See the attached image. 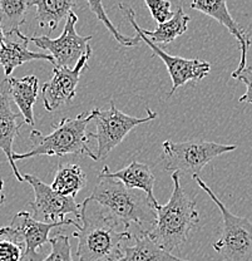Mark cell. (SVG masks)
I'll return each instance as SVG.
<instances>
[{"instance_id": "obj_6", "label": "cell", "mask_w": 252, "mask_h": 261, "mask_svg": "<svg viewBox=\"0 0 252 261\" xmlns=\"http://www.w3.org/2000/svg\"><path fill=\"white\" fill-rule=\"evenodd\" d=\"M237 148L236 145H221L211 141L194 140L185 142H172L171 140L162 143V157L164 170L170 172L188 173L192 177L199 175L207 163Z\"/></svg>"}, {"instance_id": "obj_15", "label": "cell", "mask_w": 252, "mask_h": 261, "mask_svg": "<svg viewBox=\"0 0 252 261\" xmlns=\"http://www.w3.org/2000/svg\"><path fill=\"white\" fill-rule=\"evenodd\" d=\"M29 42H31V38L24 35L20 29L5 33V43L0 48V65L4 69L7 78L12 75L15 68L31 61L42 59V61L50 62L53 67L55 65V61L50 54L34 53L29 50Z\"/></svg>"}, {"instance_id": "obj_26", "label": "cell", "mask_w": 252, "mask_h": 261, "mask_svg": "<svg viewBox=\"0 0 252 261\" xmlns=\"http://www.w3.org/2000/svg\"><path fill=\"white\" fill-rule=\"evenodd\" d=\"M151 12L152 18L158 24L166 23L172 18L175 12L172 10V5L168 0H143Z\"/></svg>"}, {"instance_id": "obj_10", "label": "cell", "mask_w": 252, "mask_h": 261, "mask_svg": "<svg viewBox=\"0 0 252 261\" xmlns=\"http://www.w3.org/2000/svg\"><path fill=\"white\" fill-rule=\"evenodd\" d=\"M23 178L34 191V200L29 203L34 211V219H43L44 222H63L68 220L66 215L74 214L79 221L80 205L75 202V197L58 194L33 175H24Z\"/></svg>"}, {"instance_id": "obj_21", "label": "cell", "mask_w": 252, "mask_h": 261, "mask_svg": "<svg viewBox=\"0 0 252 261\" xmlns=\"http://www.w3.org/2000/svg\"><path fill=\"white\" fill-rule=\"evenodd\" d=\"M86 185L87 176L80 166L73 165V163H63V165H59L55 177L50 186L58 194L75 197V195L83 187H86Z\"/></svg>"}, {"instance_id": "obj_2", "label": "cell", "mask_w": 252, "mask_h": 261, "mask_svg": "<svg viewBox=\"0 0 252 261\" xmlns=\"http://www.w3.org/2000/svg\"><path fill=\"white\" fill-rule=\"evenodd\" d=\"M91 197L102 205L124 230L135 227L137 232H148L157 220V212L148 196L128 189L121 181L98 176Z\"/></svg>"}, {"instance_id": "obj_12", "label": "cell", "mask_w": 252, "mask_h": 261, "mask_svg": "<svg viewBox=\"0 0 252 261\" xmlns=\"http://www.w3.org/2000/svg\"><path fill=\"white\" fill-rule=\"evenodd\" d=\"M62 225H73L79 227L80 225L74 220L68 219L63 222H44L34 219L31 212L20 211L13 217L10 226L18 231L25 244L24 260L26 261H42V256L38 254V249L44 244L49 243V233L54 227Z\"/></svg>"}, {"instance_id": "obj_13", "label": "cell", "mask_w": 252, "mask_h": 261, "mask_svg": "<svg viewBox=\"0 0 252 261\" xmlns=\"http://www.w3.org/2000/svg\"><path fill=\"white\" fill-rule=\"evenodd\" d=\"M10 99L12 97L9 91V78H5L0 82V149L7 156L15 177L19 182H23V176L20 175L15 161L13 160V143L25 122H19V118L23 116L20 113L13 112Z\"/></svg>"}, {"instance_id": "obj_25", "label": "cell", "mask_w": 252, "mask_h": 261, "mask_svg": "<svg viewBox=\"0 0 252 261\" xmlns=\"http://www.w3.org/2000/svg\"><path fill=\"white\" fill-rule=\"evenodd\" d=\"M51 251L42 261H73L69 238L66 235H55L49 240Z\"/></svg>"}, {"instance_id": "obj_16", "label": "cell", "mask_w": 252, "mask_h": 261, "mask_svg": "<svg viewBox=\"0 0 252 261\" xmlns=\"http://www.w3.org/2000/svg\"><path fill=\"white\" fill-rule=\"evenodd\" d=\"M99 176L118 179L128 189L139 190V191L145 192L148 196L154 208L159 206L158 201L156 200L153 195V187L156 178H154L153 173H152L150 166L147 163L132 161L127 167L118 171H110L108 166H104Z\"/></svg>"}, {"instance_id": "obj_24", "label": "cell", "mask_w": 252, "mask_h": 261, "mask_svg": "<svg viewBox=\"0 0 252 261\" xmlns=\"http://www.w3.org/2000/svg\"><path fill=\"white\" fill-rule=\"evenodd\" d=\"M84 2L88 4L91 12L97 16V19L101 21L105 28H107V31L112 34V37L115 38V40H117L119 44L123 45V47L126 48L137 47V45L139 44L141 38L138 37V35H135V37H126V35L122 34V33L119 32L115 25H113L109 16H108L107 13H105V9L104 7H103L102 0H84Z\"/></svg>"}, {"instance_id": "obj_5", "label": "cell", "mask_w": 252, "mask_h": 261, "mask_svg": "<svg viewBox=\"0 0 252 261\" xmlns=\"http://www.w3.org/2000/svg\"><path fill=\"white\" fill-rule=\"evenodd\" d=\"M193 179L210 196L221 212L223 227L219 239L212 245L215 251H217L225 261H251L252 222L248 219L232 214L199 175L193 176Z\"/></svg>"}, {"instance_id": "obj_30", "label": "cell", "mask_w": 252, "mask_h": 261, "mask_svg": "<svg viewBox=\"0 0 252 261\" xmlns=\"http://www.w3.org/2000/svg\"><path fill=\"white\" fill-rule=\"evenodd\" d=\"M3 203H4V201H3V200H0V206H2Z\"/></svg>"}, {"instance_id": "obj_9", "label": "cell", "mask_w": 252, "mask_h": 261, "mask_svg": "<svg viewBox=\"0 0 252 261\" xmlns=\"http://www.w3.org/2000/svg\"><path fill=\"white\" fill-rule=\"evenodd\" d=\"M77 21V14L72 12L67 16L63 33L58 38L53 39L48 35H40V37H32L31 42H33L39 49L49 51L55 61V65L74 68L91 48L89 40H92V35L82 37L78 34L75 29Z\"/></svg>"}, {"instance_id": "obj_3", "label": "cell", "mask_w": 252, "mask_h": 261, "mask_svg": "<svg viewBox=\"0 0 252 261\" xmlns=\"http://www.w3.org/2000/svg\"><path fill=\"white\" fill-rule=\"evenodd\" d=\"M173 190L166 205L156 208L157 220L148 231L152 240L162 249L171 252L178 250L188 241L192 231L200 222L196 201L192 200L181 186L180 173H172Z\"/></svg>"}, {"instance_id": "obj_29", "label": "cell", "mask_w": 252, "mask_h": 261, "mask_svg": "<svg viewBox=\"0 0 252 261\" xmlns=\"http://www.w3.org/2000/svg\"><path fill=\"white\" fill-rule=\"evenodd\" d=\"M3 189H4V181H3V179H0V200L5 201V195H4V192H3Z\"/></svg>"}, {"instance_id": "obj_22", "label": "cell", "mask_w": 252, "mask_h": 261, "mask_svg": "<svg viewBox=\"0 0 252 261\" xmlns=\"http://www.w3.org/2000/svg\"><path fill=\"white\" fill-rule=\"evenodd\" d=\"M33 0H0V20L4 32L20 29Z\"/></svg>"}, {"instance_id": "obj_14", "label": "cell", "mask_w": 252, "mask_h": 261, "mask_svg": "<svg viewBox=\"0 0 252 261\" xmlns=\"http://www.w3.org/2000/svg\"><path fill=\"white\" fill-rule=\"evenodd\" d=\"M229 0H192L189 7L194 10L203 13V14L211 16L217 20L221 25H223L237 40L241 50V59L238 63L237 69L234 73H240L246 68L247 62V51L251 45V38L240 25L237 21L232 18L229 8H227Z\"/></svg>"}, {"instance_id": "obj_17", "label": "cell", "mask_w": 252, "mask_h": 261, "mask_svg": "<svg viewBox=\"0 0 252 261\" xmlns=\"http://www.w3.org/2000/svg\"><path fill=\"white\" fill-rule=\"evenodd\" d=\"M9 78L10 97L18 106L20 114L26 124L34 126L33 107L39 93V81L35 75H26L23 78Z\"/></svg>"}, {"instance_id": "obj_4", "label": "cell", "mask_w": 252, "mask_h": 261, "mask_svg": "<svg viewBox=\"0 0 252 261\" xmlns=\"http://www.w3.org/2000/svg\"><path fill=\"white\" fill-rule=\"evenodd\" d=\"M96 117L94 110L89 114L80 113L75 118H63L58 124L53 126L49 135L44 136L39 130L31 132L29 140L32 147L24 153L13 154L14 161L32 159L35 156H64V154H78L88 156L94 161H98L97 153H94L88 146L87 127Z\"/></svg>"}, {"instance_id": "obj_28", "label": "cell", "mask_w": 252, "mask_h": 261, "mask_svg": "<svg viewBox=\"0 0 252 261\" xmlns=\"http://www.w3.org/2000/svg\"><path fill=\"white\" fill-rule=\"evenodd\" d=\"M4 43H5V32L2 25V20H0V48L4 45Z\"/></svg>"}, {"instance_id": "obj_23", "label": "cell", "mask_w": 252, "mask_h": 261, "mask_svg": "<svg viewBox=\"0 0 252 261\" xmlns=\"http://www.w3.org/2000/svg\"><path fill=\"white\" fill-rule=\"evenodd\" d=\"M25 244L23 238L12 226L0 227V261L24 260Z\"/></svg>"}, {"instance_id": "obj_19", "label": "cell", "mask_w": 252, "mask_h": 261, "mask_svg": "<svg viewBox=\"0 0 252 261\" xmlns=\"http://www.w3.org/2000/svg\"><path fill=\"white\" fill-rule=\"evenodd\" d=\"M74 5V0H33L38 24L40 28H48L50 32L55 31L59 23L67 19Z\"/></svg>"}, {"instance_id": "obj_7", "label": "cell", "mask_w": 252, "mask_h": 261, "mask_svg": "<svg viewBox=\"0 0 252 261\" xmlns=\"http://www.w3.org/2000/svg\"><path fill=\"white\" fill-rule=\"evenodd\" d=\"M96 117V132L89 133V137L97 141V159L104 160L113 148H116L132 129L139 124L152 121L157 117V113L147 107V116L143 118L128 116L118 110L115 100H110L108 110H94Z\"/></svg>"}, {"instance_id": "obj_27", "label": "cell", "mask_w": 252, "mask_h": 261, "mask_svg": "<svg viewBox=\"0 0 252 261\" xmlns=\"http://www.w3.org/2000/svg\"><path fill=\"white\" fill-rule=\"evenodd\" d=\"M235 80L242 82L246 86V92L243 96L240 97L241 103H250L252 105V67H246L240 73H232L231 75Z\"/></svg>"}, {"instance_id": "obj_20", "label": "cell", "mask_w": 252, "mask_h": 261, "mask_svg": "<svg viewBox=\"0 0 252 261\" xmlns=\"http://www.w3.org/2000/svg\"><path fill=\"white\" fill-rule=\"evenodd\" d=\"M189 20H191V18L183 12L182 7H178V9L176 10L175 14L170 20L166 21V23L158 24V27L154 31L142 29V33L148 39H151L154 44L167 45L175 39H177L178 37L185 34Z\"/></svg>"}, {"instance_id": "obj_11", "label": "cell", "mask_w": 252, "mask_h": 261, "mask_svg": "<svg viewBox=\"0 0 252 261\" xmlns=\"http://www.w3.org/2000/svg\"><path fill=\"white\" fill-rule=\"evenodd\" d=\"M92 54V47L80 58L74 68L54 65L50 81L43 86V105L48 112L58 110L61 106L69 105L75 97V89L79 83L80 74L88 69V59Z\"/></svg>"}, {"instance_id": "obj_8", "label": "cell", "mask_w": 252, "mask_h": 261, "mask_svg": "<svg viewBox=\"0 0 252 261\" xmlns=\"http://www.w3.org/2000/svg\"><path fill=\"white\" fill-rule=\"evenodd\" d=\"M119 10L124 15V18L131 23V25L133 27L137 35L141 38V40H143L152 49L153 56L159 57L162 59V62L166 64L168 74H170L171 81H172V88H171V92L168 93V97L173 96L175 92L180 87L185 86V84L189 83V82L191 83H199L203 78L207 77L211 69V64L208 62L201 61V59H186L181 58V57L170 56L159 45L154 44L151 39H148L143 34L142 28L135 21V13L131 7L119 4Z\"/></svg>"}, {"instance_id": "obj_1", "label": "cell", "mask_w": 252, "mask_h": 261, "mask_svg": "<svg viewBox=\"0 0 252 261\" xmlns=\"http://www.w3.org/2000/svg\"><path fill=\"white\" fill-rule=\"evenodd\" d=\"M82 225L73 232L78 239V261H121L133 239L115 217L89 196L80 205Z\"/></svg>"}, {"instance_id": "obj_18", "label": "cell", "mask_w": 252, "mask_h": 261, "mask_svg": "<svg viewBox=\"0 0 252 261\" xmlns=\"http://www.w3.org/2000/svg\"><path fill=\"white\" fill-rule=\"evenodd\" d=\"M134 245L126 246V255L121 261H189L175 256L154 243L148 232L133 233Z\"/></svg>"}]
</instances>
